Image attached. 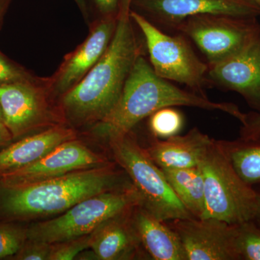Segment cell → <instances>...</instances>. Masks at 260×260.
<instances>
[{"label":"cell","instance_id":"3","mask_svg":"<svg viewBox=\"0 0 260 260\" xmlns=\"http://www.w3.org/2000/svg\"><path fill=\"white\" fill-rule=\"evenodd\" d=\"M118 180V174L109 165L22 187L0 186V218L13 221L64 213L82 200L116 189Z\"/></svg>","mask_w":260,"mask_h":260},{"label":"cell","instance_id":"9","mask_svg":"<svg viewBox=\"0 0 260 260\" xmlns=\"http://www.w3.org/2000/svg\"><path fill=\"white\" fill-rule=\"evenodd\" d=\"M132 10L154 25L171 29L198 15H229L256 18L260 5L256 0H132Z\"/></svg>","mask_w":260,"mask_h":260},{"label":"cell","instance_id":"32","mask_svg":"<svg viewBox=\"0 0 260 260\" xmlns=\"http://www.w3.org/2000/svg\"><path fill=\"white\" fill-rule=\"evenodd\" d=\"M253 220L260 226V192L259 191H258L257 206H256L255 216Z\"/></svg>","mask_w":260,"mask_h":260},{"label":"cell","instance_id":"2","mask_svg":"<svg viewBox=\"0 0 260 260\" xmlns=\"http://www.w3.org/2000/svg\"><path fill=\"white\" fill-rule=\"evenodd\" d=\"M189 107L220 111L244 122L246 113L236 104L214 102L205 95L182 90L159 77L142 54L135 61L119 101L105 117L95 123L93 132L109 140L130 133L140 121L166 107Z\"/></svg>","mask_w":260,"mask_h":260},{"label":"cell","instance_id":"24","mask_svg":"<svg viewBox=\"0 0 260 260\" xmlns=\"http://www.w3.org/2000/svg\"><path fill=\"white\" fill-rule=\"evenodd\" d=\"M39 78L0 51V85L36 81Z\"/></svg>","mask_w":260,"mask_h":260},{"label":"cell","instance_id":"6","mask_svg":"<svg viewBox=\"0 0 260 260\" xmlns=\"http://www.w3.org/2000/svg\"><path fill=\"white\" fill-rule=\"evenodd\" d=\"M109 143L116 164L125 171L140 194L142 208L164 222L194 218L172 190L162 169L132 136V132Z\"/></svg>","mask_w":260,"mask_h":260},{"label":"cell","instance_id":"19","mask_svg":"<svg viewBox=\"0 0 260 260\" xmlns=\"http://www.w3.org/2000/svg\"><path fill=\"white\" fill-rule=\"evenodd\" d=\"M161 169L172 190L186 210L194 218H203L205 208V185L199 167Z\"/></svg>","mask_w":260,"mask_h":260},{"label":"cell","instance_id":"17","mask_svg":"<svg viewBox=\"0 0 260 260\" xmlns=\"http://www.w3.org/2000/svg\"><path fill=\"white\" fill-rule=\"evenodd\" d=\"M119 215L104 222L90 234V247L99 259H129L141 244L129 213Z\"/></svg>","mask_w":260,"mask_h":260},{"label":"cell","instance_id":"30","mask_svg":"<svg viewBox=\"0 0 260 260\" xmlns=\"http://www.w3.org/2000/svg\"><path fill=\"white\" fill-rule=\"evenodd\" d=\"M11 2L12 0H0V28L3 25L5 15L9 9Z\"/></svg>","mask_w":260,"mask_h":260},{"label":"cell","instance_id":"20","mask_svg":"<svg viewBox=\"0 0 260 260\" xmlns=\"http://www.w3.org/2000/svg\"><path fill=\"white\" fill-rule=\"evenodd\" d=\"M233 167L248 185L260 184V139L220 140Z\"/></svg>","mask_w":260,"mask_h":260},{"label":"cell","instance_id":"8","mask_svg":"<svg viewBox=\"0 0 260 260\" xmlns=\"http://www.w3.org/2000/svg\"><path fill=\"white\" fill-rule=\"evenodd\" d=\"M174 30L191 39L211 65L240 50L260 31V24L256 18L204 14L186 18Z\"/></svg>","mask_w":260,"mask_h":260},{"label":"cell","instance_id":"13","mask_svg":"<svg viewBox=\"0 0 260 260\" xmlns=\"http://www.w3.org/2000/svg\"><path fill=\"white\" fill-rule=\"evenodd\" d=\"M207 81L239 93L260 113V31L235 54L208 65Z\"/></svg>","mask_w":260,"mask_h":260},{"label":"cell","instance_id":"29","mask_svg":"<svg viewBox=\"0 0 260 260\" xmlns=\"http://www.w3.org/2000/svg\"><path fill=\"white\" fill-rule=\"evenodd\" d=\"M13 140L9 130L4 123L0 122V150L9 145Z\"/></svg>","mask_w":260,"mask_h":260},{"label":"cell","instance_id":"31","mask_svg":"<svg viewBox=\"0 0 260 260\" xmlns=\"http://www.w3.org/2000/svg\"><path fill=\"white\" fill-rule=\"evenodd\" d=\"M78 6L79 7L80 10L85 16L88 17V8H87L86 2L85 0H74Z\"/></svg>","mask_w":260,"mask_h":260},{"label":"cell","instance_id":"15","mask_svg":"<svg viewBox=\"0 0 260 260\" xmlns=\"http://www.w3.org/2000/svg\"><path fill=\"white\" fill-rule=\"evenodd\" d=\"M212 140L208 135L194 127L184 135H174L164 140L154 138L145 150L160 169L194 167Z\"/></svg>","mask_w":260,"mask_h":260},{"label":"cell","instance_id":"1","mask_svg":"<svg viewBox=\"0 0 260 260\" xmlns=\"http://www.w3.org/2000/svg\"><path fill=\"white\" fill-rule=\"evenodd\" d=\"M132 0H121L107 50L79 83L61 95V107L78 122H98L119 101L135 61L143 54L130 16Z\"/></svg>","mask_w":260,"mask_h":260},{"label":"cell","instance_id":"7","mask_svg":"<svg viewBox=\"0 0 260 260\" xmlns=\"http://www.w3.org/2000/svg\"><path fill=\"white\" fill-rule=\"evenodd\" d=\"M130 16L144 37L150 64L155 73L164 79L184 84L192 91L205 95L203 88L208 64L197 56L185 37L162 31L132 8Z\"/></svg>","mask_w":260,"mask_h":260},{"label":"cell","instance_id":"26","mask_svg":"<svg viewBox=\"0 0 260 260\" xmlns=\"http://www.w3.org/2000/svg\"><path fill=\"white\" fill-rule=\"evenodd\" d=\"M51 244L26 239L25 244L13 259L18 260H48L50 256Z\"/></svg>","mask_w":260,"mask_h":260},{"label":"cell","instance_id":"27","mask_svg":"<svg viewBox=\"0 0 260 260\" xmlns=\"http://www.w3.org/2000/svg\"><path fill=\"white\" fill-rule=\"evenodd\" d=\"M240 129V137L244 140L260 139V113H246L245 119Z\"/></svg>","mask_w":260,"mask_h":260},{"label":"cell","instance_id":"18","mask_svg":"<svg viewBox=\"0 0 260 260\" xmlns=\"http://www.w3.org/2000/svg\"><path fill=\"white\" fill-rule=\"evenodd\" d=\"M142 246L155 260H187L180 239L167 222L140 206L133 218Z\"/></svg>","mask_w":260,"mask_h":260},{"label":"cell","instance_id":"4","mask_svg":"<svg viewBox=\"0 0 260 260\" xmlns=\"http://www.w3.org/2000/svg\"><path fill=\"white\" fill-rule=\"evenodd\" d=\"M198 166L205 185V208L202 218H216L230 224L254 219L258 191L239 177L220 140H212Z\"/></svg>","mask_w":260,"mask_h":260},{"label":"cell","instance_id":"14","mask_svg":"<svg viewBox=\"0 0 260 260\" xmlns=\"http://www.w3.org/2000/svg\"><path fill=\"white\" fill-rule=\"evenodd\" d=\"M117 15L101 17L94 22L85 41L65 56L57 71L47 78L50 94L61 96L88 74L107 50L115 31Z\"/></svg>","mask_w":260,"mask_h":260},{"label":"cell","instance_id":"12","mask_svg":"<svg viewBox=\"0 0 260 260\" xmlns=\"http://www.w3.org/2000/svg\"><path fill=\"white\" fill-rule=\"evenodd\" d=\"M107 160L74 140L59 146L30 165L0 175V186L22 187L69 173L106 167Z\"/></svg>","mask_w":260,"mask_h":260},{"label":"cell","instance_id":"33","mask_svg":"<svg viewBox=\"0 0 260 260\" xmlns=\"http://www.w3.org/2000/svg\"><path fill=\"white\" fill-rule=\"evenodd\" d=\"M0 122L4 123V119H3V112H2L1 107H0Z\"/></svg>","mask_w":260,"mask_h":260},{"label":"cell","instance_id":"25","mask_svg":"<svg viewBox=\"0 0 260 260\" xmlns=\"http://www.w3.org/2000/svg\"><path fill=\"white\" fill-rule=\"evenodd\" d=\"M90 234L84 237L51 244L49 260H71L90 246Z\"/></svg>","mask_w":260,"mask_h":260},{"label":"cell","instance_id":"16","mask_svg":"<svg viewBox=\"0 0 260 260\" xmlns=\"http://www.w3.org/2000/svg\"><path fill=\"white\" fill-rule=\"evenodd\" d=\"M73 129L54 126L42 133L25 137L0 150V175L40 160L61 143L74 140Z\"/></svg>","mask_w":260,"mask_h":260},{"label":"cell","instance_id":"22","mask_svg":"<svg viewBox=\"0 0 260 260\" xmlns=\"http://www.w3.org/2000/svg\"><path fill=\"white\" fill-rule=\"evenodd\" d=\"M236 245L240 260H260V226L254 220L237 224Z\"/></svg>","mask_w":260,"mask_h":260},{"label":"cell","instance_id":"34","mask_svg":"<svg viewBox=\"0 0 260 260\" xmlns=\"http://www.w3.org/2000/svg\"><path fill=\"white\" fill-rule=\"evenodd\" d=\"M256 1L260 5V0H256Z\"/></svg>","mask_w":260,"mask_h":260},{"label":"cell","instance_id":"23","mask_svg":"<svg viewBox=\"0 0 260 260\" xmlns=\"http://www.w3.org/2000/svg\"><path fill=\"white\" fill-rule=\"evenodd\" d=\"M27 239V229L11 223L0 222V259L13 257Z\"/></svg>","mask_w":260,"mask_h":260},{"label":"cell","instance_id":"10","mask_svg":"<svg viewBox=\"0 0 260 260\" xmlns=\"http://www.w3.org/2000/svg\"><path fill=\"white\" fill-rule=\"evenodd\" d=\"M47 78L0 85V107L5 125L13 139L47 125L52 119L48 98Z\"/></svg>","mask_w":260,"mask_h":260},{"label":"cell","instance_id":"28","mask_svg":"<svg viewBox=\"0 0 260 260\" xmlns=\"http://www.w3.org/2000/svg\"><path fill=\"white\" fill-rule=\"evenodd\" d=\"M121 0H90V5L101 17L117 14Z\"/></svg>","mask_w":260,"mask_h":260},{"label":"cell","instance_id":"5","mask_svg":"<svg viewBox=\"0 0 260 260\" xmlns=\"http://www.w3.org/2000/svg\"><path fill=\"white\" fill-rule=\"evenodd\" d=\"M141 206L134 186L94 195L79 202L58 218L27 229V239L55 244L92 234L102 224Z\"/></svg>","mask_w":260,"mask_h":260},{"label":"cell","instance_id":"11","mask_svg":"<svg viewBox=\"0 0 260 260\" xmlns=\"http://www.w3.org/2000/svg\"><path fill=\"white\" fill-rule=\"evenodd\" d=\"M167 223L180 239L187 260H240L236 245L237 224L211 218Z\"/></svg>","mask_w":260,"mask_h":260},{"label":"cell","instance_id":"21","mask_svg":"<svg viewBox=\"0 0 260 260\" xmlns=\"http://www.w3.org/2000/svg\"><path fill=\"white\" fill-rule=\"evenodd\" d=\"M148 126L153 138L167 139L179 135L184 125V118L173 107L162 108L149 116Z\"/></svg>","mask_w":260,"mask_h":260}]
</instances>
